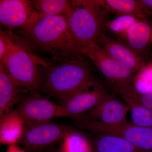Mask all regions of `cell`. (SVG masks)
<instances>
[{
    "mask_svg": "<svg viewBox=\"0 0 152 152\" xmlns=\"http://www.w3.org/2000/svg\"><path fill=\"white\" fill-rule=\"evenodd\" d=\"M6 33L11 39L47 62L84 56L71 35L65 16L44 15L32 24Z\"/></svg>",
    "mask_w": 152,
    "mask_h": 152,
    "instance_id": "obj_1",
    "label": "cell"
},
{
    "mask_svg": "<svg viewBox=\"0 0 152 152\" xmlns=\"http://www.w3.org/2000/svg\"><path fill=\"white\" fill-rule=\"evenodd\" d=\"M86 58L85 56L75 57L50 63L45 69L40 90L61 104L94 79Z\"/></svg>",
    "mask_w": 152,
    "mask_h": 152,
    "instance_id": "obj_2",
    "label": "cell"
},
{
    "mask_svg": "<svg viewBox=\"0 0 152 152\" xmlns=\"http://www.w3.org/2000/svg\"><path fill=\"white\" fill-rule=\"evenodd\" d=\"M71 5L70 13L67 17L68 26L81 52L96 44L98 38L104 34L109 21L107 12L102 6L101 0H75L72 1Z\"/></svg>",
    "mask_w": 152,
    "mask_h": 152,
    "instance_id": "obj_3",
    "label": "cell"
},
{
    "mask_svg": "<svg viewBox=\"0 0 152 152\" xmlns=\"http://www.w3.org/2000/svg\"><path fill=\"white\" fill-rule=\"evenodd\" d=\"M9 39L8 51L3 61L0 63V67L30 94L39 92L42 83L45 69L51 63L39 58Z\"/></svg>",
    "mask_w": 152,
    "mask_h": 152,
    "instance_id": "obj_4",
    "label": "cell"
},
{
    "mask_svg": "<svg viewBox=\"0 0 152 152\" xmlns=\"http://www.w3.org/2000/svg\"><path fill=\"white\" fill-rule=\"evenodd\" d=\"M79 127L94 134H110L119 136L132 144L142 152H152V128L144 127L132 121L118 125L104 124L83 117L74 118Z\"/></svg>",
    "mask_w": 152,
    "mask_h": 152,
    "instance_id": "obj_5",
    "label": "cell"
},
{
    "mask_svg": "<svg viewBox=\"0 0 152 152\" xmlns=\"http://www.w3.org/2000/svg\"><path fill=\"white\" fill-rule=\"evenodd\" d=\"M15 110L26 125L51 121L58 117H69L64 107L56 104L39 92L22 98Z\"/></svg>",
    "mask_w": 152,
    "mask_h": 152,
    "instance_id": "obj_6",
    "label": "cell"
},
{
    "mask_svg": "<svg viewBox=\"0 0 152 152\" xmlns=\"http://www.w3.org/2000/svg\"><path fill=\"white\" fill-rule=\"evenodd\" d=\"M72 130L66 125L51 121L25 124L21 143L27 151H38L63 141Z\"/></svg>",
    "mask_w": 152,
    "mask_h": 152,
    "instance_id": "obj_7",
    "label": "cell"
},
{
    "mask_svg": "<svg viewBox=\"0 0 152 152\" xmlns=\"http://www.w3.org/2000/svg\"><path fill=\"white\" fill-rule=\"evenodd\" d=\"M100 71L107 84H132L135 73L106 53L96 44L81 51Z\"/></svg>",
    "mask_w": 152,
    "mask_h": 152,
    "instance_id": "obj_8",
    "label": "cell"
},
{
    "mask_svg": "<svg viewBox=\"0 0 152 152\" xmlns=\"http://www.w3.org/2000/svg\"><path fill=\"white\" fill-rule=\"evenodd\" d=\"M109 94L104 86L94 79L68 96L61 105L69 117L75 118L89 111Z\"/></svg>",
    "mask_w": 152,
    "mask_h": 152,
    "instance_id": "obj_9",
    "label": "cell"
},
{
    "mask_svg": "<svg viewBox=\"0 0 152 152\" xmlns=\"http://www.w3.org/2000/svg\"><path fill=\"white\" fill-rule=\"evenodd\" d=\"M34 7L31 1L27 0H1V26L12 31L34 23L43 16Z\"/></svg>",
    "mask_w": 152,
    "mask_h": 152,
    "instance_id": "obj_10",
    "label": "cell"
},
{
    "mask_svg": "<svg viewBox=\"0 0 152 152\" xmlns=\"http://www.w3.org/2000/svg\"><path fill=\"white\" fill-rule=\"evenodd\" d=\"M116 96L113 93H109L96 105L81 116L111 126L126 122L129 111V107L124 101L117 99Z\"/></svg>",
    "mask_w": 152,
    "mask_h": 152,
    "instance_id": "obj_11",
    "label": "cell"
},
{
    "mask_svg": "<svg viewBox=\"0 0 152 152\" xmlns=\"http://www.w3.org/2000/svg\"><path fill=\"white\" fill-rule=\"evenodd\" d=\"M96 45L113 58L130 69L136 74L148 67L145 59L124 42L103 34L98 38Z\"/></svg>",
    "mask_w": 152,
    "mask_h": 152,
    "instance_id": "obj_12",
    "label": "cell"
},
{
    "mask_svg": "<svg viewBox=\"0 0 152 152\" xmlns=\"http://www.w3.org/2000/svg\"><path fill=\"white\" fill-rule=\"evenodd\" d=\"M124 43L144 56L152 48V23L147 18L140 19L129 28L124 37Z\"/></svg>",
    "mask_w": 152,
    "mask_h": 152,
    "instance_id": "obj_13",
    "label": "cell"
},
{
    "mask_svg": "<svg viewBox=\"0 0 152 152\" xmlns=\"http://www.w3.org/2000/svg\"><path fill=\"white\" fill-rule=\"evenodd\" d=\"M28 92L0 67V118L13 110L14 105Z\"/></svg>",
    "mask_w": 152,
    "mask_h": 152,
    "instance_id": "obj_14",
    "label": "cell"
},
{
    "mask_svg": "<svg viewBox=\"0 0 152 152\" xmlns=\"http://www.w3.org/2000/svg\"><path fill=\"white\" fill-rule=\"evenodd\" d=\"M0 142L10 145L21 142L25 124L15 110L0 118Z\"/></svg>",
    "mask_w": 152,
    "mask_h": 152,
    "instance_id": "obj_15",
    "label": "cell"
},
{
    "mask_svg": "<svg viewBox=\"0 0 152 152\" xmlns=\"http://www.w3.org/2000/svg\"><path fill=\"white\" fill-rule=\"evenodd\" d=\"M91 140L92 152H142L121 137L110 134H95Z\"/></svg>",
    "mask_w": 152,
    "mask_h": 152,
    "instance_id": "obj_16",
    "label": "cell"
},
{
    "mask_svg": "<svg viewBox=\"0 0 152 152\" xmlns=\"http://www.w3.org/2000/svg\"><path fill=\"white\" fill-rule=\"evenodd\" d=\"M101 3L107 12L113 13L118 16L129 15L140 19L147 18L137 0H102Z\"/></svg>",
    "mask_w": 152,
    "mask_h": 152,
    "instance_id": "obj_17",
    "label": "cell"
},
{
    "mask_svg": "<svg viewBox=\"0 0 152 152\" xmlns=\"http://www.w3.org/2000/svg\"><path fill=\"white\" fill-rule=\"evenodd\" d=\"M108 89L121 98H128L152 111V92H140L134 88L132 84L128 83L112 85Z\"/></svg>",
    "mask_w": 152,
    "mask_h": 152,
    "instance_id": "obj_18",
    "label": "cell"
},
{
    "mask_svg": "<svg viewBox=\"0 0 152 152\" xmlns=\"http://www.w3.org/2000/svg\"><path fill=\"white\" fill-rule=\"evenodd\" d=\"M31 2L34 8L45 15L67 17L72 10V1L34 0Z\"/></svg>",
    "mask_w": 152,
    "mask_h": 152,
    "instance_id": "obj_19",
    "label": "cell"
},
{
    "mask_svg": "<svg viewBox=\"0 0 152 152\" xmlns=\"http://www.w3.org/2000/svg\"><path fill=\"white\" fill-rule=\"evenodd\" d=\"M61 150L62 152H92L91 140L73 129L63 140Z\"/></svg>",
    "mask_w": 152,
    "mask_h": 152,
    "instance_id": "obj_20",
    "label": "cell"
},
{
    "mask_svg": "<svg viewBox=\"0 0 152 152\" xmlns=\"http://www.w3.org/2000/svg\"><path fill=\"white\" fill-rule=\"evenodd\" d=\"M121 98L127 105L133 124L144 127L152 128V111L128 98Z\"/></svg>",
    "mask_w": 152,
    "mask_h": 152,
    "instance_id": "obj_21",
    "label": "cell"
},
{
    "mask_svg": "<svg viewBox=\"0 0 152 152\" xmlns=\"http://www.w3.org/2000/svg\"><path fill=\"white\" fill-rule=\"evenodd\" d=\"M140 20L129 15L119 16L115 20L107 22L106 29L123 37L129 28Z\"/></svg>",
    "mask_w": 152,
    "mask_h": 152,
    "instance_id": "obj_22",
    "label": "cell"
},
{
    "mask_svg": "<svg viewBox=\"0 0 152 152\" xmlns=\"http://www.w3.org/2000/svg\"><path fill=\"white\" fill-rule=\"evenodd\" d=\"M9 37L6 32L0 33V63L2 62L7 53L9 48Z\"/></svg>",
    "mask_w": 152,
    "mask_h": 152,
    "instance_id": "obj_23",
    "label": "cell"
},
{
    "mask_svg": "<svg viewBox=\"0 0 152 152\" xmlns=\"http://www.w3.org/2000/svg\"><path fill=\"white\" fill-rule=\"evenodd\" d=\"M139 3L146 14L148 15L152 14V0H139Z\"/></svg>",
    "mask_w": 152,
    "mask_h": 152,
    "instance_id": "obj_24",
    "label": "cell"
},
{
    "mask_svg": "<svg viewBox=\"0 0 152 152\" xmlns=\"http://www.w3.org/2000/svg\"><path fill=\"white\" fill-rule=\"evenodd\" d=\"M7 152H26L25 150L20 148L19 147H17L15 145H10Z\"/></svg>",
    "mask_w": 152,
    "mask_h": 152,
    "instance_id": "obj_25",
    "label": "cell"
},
{
    "mask_svg": "<svg viewBox=\"0 0 152 152\" xmlns=\"http://www.w3.org/2000/svg\"><path fill=\"white\" fill-rule=\"evenodd\" d=\"M62 152V151H61V150H60V151H58V152Z\"/></svg>",
    "mask_w": 152,
    "mask_h": 152,
    "instance_id": "obj_26",
    "label": "cell"
},
{
    "mask_svg": "<svg viewBox=\"0 0 152 152\" xmlns=\"http://www.w3.org/2000/svg\"></svg>",
    "mask_w": 152,
    "mask_h": 152,
    "instance_id": "obj_27",
    "label": "cell"
}]
</instances>
